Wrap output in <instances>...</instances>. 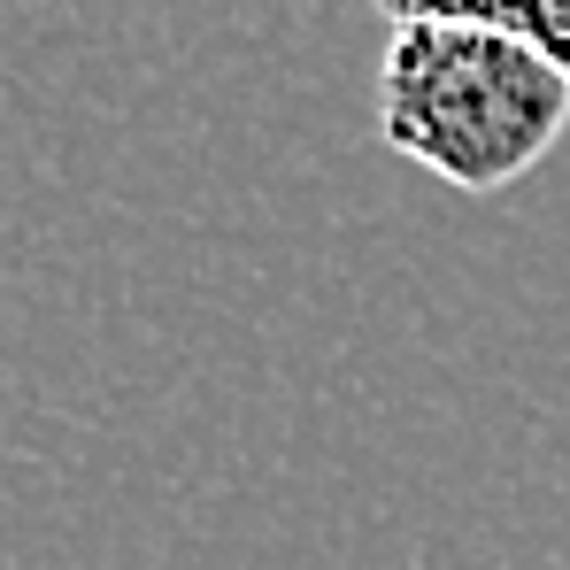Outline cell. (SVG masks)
I'll use <instances>...</instances> for the list:
<instances>
[{
  "mask_svg": "<svg viewBox=\"0 0 570 570\" xmlns=\"http://www.w3.org/2000/svg\"><path fill=\"white\" fill-rule=\"evenodd\" d=\"M393 23H517V0H379Z\"/></svg>",
  "mask_w": 570,
  "mask_h": 570,
  "instance_id": "7a4b0ae2",
  "label": "cell"
},
{
  "mask_svg": "<svg viewBox=\"0 0 570 570\" xmlns=\"http://www.w3.org/2000/svg\"><path fill=\"white\" fill-rule=\"evenodd\" d=\"M509 31L532 39V47L570 78V0H517V23H509Z\"/></svg>",
  "mask_w": 570,
  "mask_h": 570,
  "instance_id": "3957f363",
  "label": "cell"
},
{
  "mask_svg": "<svg viewBox=\"0 0 570 570\" xmlns=\"http://www.w3.org/2000/svg\"><path fill=\"white\" fill-rule=\"evenodd\" d=\"M379 131L440 186L501 193L532 178L570 131V78L501 23H393Z\"/></svg>",
  "mask_w": 570,
  "mask_h": 570,
  "instance_id": "6da1fadb",
  "label": "cell"
}]
</instances>
